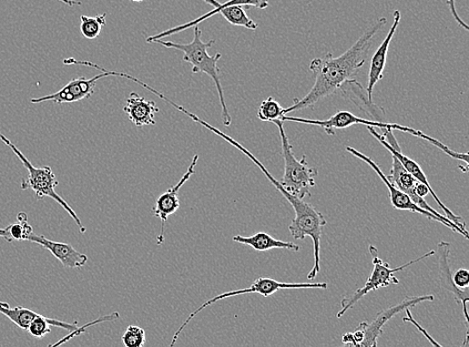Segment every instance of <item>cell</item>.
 <instances>
[{"mask_svg":"<svg viewBox=\"0 0 469 347\" xmlns=\"http://www.w3.org/2000/svg\"><path fill=\"white\" fill-rule=\"evenodd\" d=\"M339 94L353 102L355 106H358L367 115H370L373 118L372 120L385 122V110L376 106L373 100L369 98L366 89L355 79L352 78L346 81L340 89Z\"/></svg>","mask_w":469,"mask_h":347,"instance_id":"cell-20","label":"cell"},{"mask_svg":"<svg viewBox=\"0 0 469 347\" xmlns=\"http://www.w3.org/2000/svg\"><path fill=\"white\" fill-rule=\"evenodd\" d=\"M434 297L431 294L420 295V297L407 298L399 304L392 306V308L382 311L377 313L375 319L372 322L362 321L355 330L362 333V342L360 347H375L377 340L383 332V326L394 318L395 315L403 312L406 309L413 308V306L425 301H433Z\"/></svg>","mask_w":469,"mask_h":347,"instance_id":"cell-10","label":"cell"},{"mask_svg":"<svg viewBox=\"0 0 469 347\" xmlns=\"http://www.w3.org/2000/svg\"><path fill=\"white\" fill-rule=\"evenodd\" d=\"M284 121H292V122H299V124L303 125H311V126H316L320 127L324 129L326 134L329 136H335V130L338 129H345L349 128L352 126L356 125H362V126H370L373 127L375 128H387V129H393V130H399L402 132H406V134H410L412 136H414L416 138H420L422 139H424L428 142H431L432 145L434 147L440 148L443 150L446 156L451 157L454 159L464 161V165L468 166V153H458L454 150H452L450 148L444 146L442 144L440 140H437L435 138H433L431 137H428L423 134L421 130H416L411 128L403 127L400 125L395 124H389V122H380L375 120H369L358 117L352 114L350 111H339L336 112L335 115L331 116L329 119L326 120H315V119H308V118H301V117H294L284 116L281 119Z\"/></svg>","mask_w":469,"mask_h":347,"instance_id":"cell-4","label":"cell"},{"mask_svg":"<svg viewBox=\"0 0 469 347\" xmlns=\"http://www.w3.org/2000/svg\"><path fill=\"white\" fill-rule=\"evenodd\" d=\"M0 140L4 142L10 149L13 150L15 155L23 162L24 167L27 169L28 177L22 181V189H32L35 192L36 199H43L44 198H50L56 200L61 207H63L71 219H73L81 233H85L87 229L83 222L77 217L76 211L68 206V203L56 191V188L59 185L56 177L50 167L36 168L30 162L24 153L20 151L12 141L0 134Z\"/></svg>","mask_w":469,"mask_h":347,"instance_id":"cell-7","label":"cell"},{"mask_svg":"<svg viewBox=\"0 0 469 347\" xmlns=\"http://www.w3.org/2000/svg\"><path fill=\"white\" fill-rule=\"evenodd\" d=\"M33 233L34 230L28 223V218L25 212L18 213L16 223L10 224L5 229H0V238L8 242L27 240Z\"/></svg>","mask_w":469,"mask_h":347,"instance_id":"cell-22","label":"cell"},{"mask_svg":"<svg viewBox=\"0 0 469 347\" xmlns=\"http://www.w3.org/2000/svg\"><path fill=\"white\" fill-rule=\"evenodd\" d=\"M446 4L448 8H450L451 13L455 19V22L458 24V26H462L464 29L468 30V26L464 22L462 17L458 15L457 10L455 7V0H446Z\"/></svg>","mask_w":469,"mask_h":347,"instance_id":"cell-30","label":"cell"},{"mask_svg":"<svg viewBox=\"0 0 469 347\" xmlns=\"http://www.w3.org/2000/svg\"><path fill=\"white\" fill-rule=\"evenodd\" d=\"M451 249L452 246L450 242L441 241L437 244L438 267H440L441 271V285L444 290L454 293L455 301L463 305V311L464 314L466 326V335L463 345L467 347L469 345V321L467 311L469 292L468 289H458L453 281V272L450 264Z\"/></svg>","mask_w":469,"mask_h":347,"instance_id":"cell-13","label":"cell"},{"mask_svg":"<svg viewBox=\"0 0 469 347\" xmlns=\"http://www.w3.org/2000/svg\"><path fill=\"white\" fill-rule=\"evenodd\" d=\"M105 77H107V76L104 73L89 79L85 77H80L70 80L69 83L58 90L57 93L43 97L32 98L30 99V102L35 105L42 104V102L46 101H54L56 104L59 105L73 104V102H77L93 97L97 81Z\"/></svg>","mask_w":469,"mask_h":347,"instance_id":"cell-12","label":"cell"},{"mask_svg":"<svg viewBox=\"0 0 469 347\" xmlns=\"http://www.w3.org/2000/svg\"><path fill=\"white\" fill-rule=\"evenodd\" d=\"M453 281L458 289H468L469 271L465 269L457 270L453 273Z\"/></svg>","mask_w":469,"mask_h":347,"instance_id":"cell-28","label":"cell"},{"mask_svg":"<svg viewBox=\"0 0 469 347\" xmlns=\"http://www.w3.org/2000/svg\"><path fill=\"white\" fill-rule=\"evenodd\" d=\"M119 319V314L117 312L116 313H112V314H109V315H106V316H103V318H100L93 322H90L85 326H83V328H77V330L76 332H70L67 336H66L65 339L61 340L60 342L55 343V344H52L50 346H57V345H60V344H63V343H66V342L70 341L71 339L74 338V336H76L78 334H80L81 332H85V331L89 328V326L91 325H95L97 324V322H105V321H117Z\"/></svg>","mask_w":469,"mask_h":347,"instance_id":"cell-27","label":"cell"},{"mask_svg":"<svg viewBox=\"0 0 469 347\" xmlns=\"http://www.w3.org/2000/svg\"><path fill=\"white\" fill-rule=\"evenodd\" d=\"M27 240L37 243L50 251L66 269H83L88 261L87 255L77 251L68 243L53 241L35 233Z\"/></svg>","mask_w":469,"mask_h":347,"instance_id":"cell-17","label":"cell"},{"mask_svg":"<svg viewBox=\"0 0 469 347\" xmlns=\"http://www.w3.org/2000/svg\"><path fill=\"white\" fill-rule=\"evenodd\" d=\"M131 2H134V3H142V2H145V0H131Z\"/></svg>","mask_w":469,"mask_h":347,"instance_id":"cell-33","label":"cell"},{"mask_svg":"<svg viewBox=\"0 0 469 347\" xmlns=\"http://www.w3.org/2000/svg\"><path fill=\"white\" fill-rule=\"evenodd\" d=\"M280 130L281 139L282 158L284 160V172L281 179V186L291 195L301 199L311 197V189L315 187V178L319 171L309 166L307 157L301 159L295 158L292 146L285 132L282 120L273 122Z\"/></svg>","mask_w":469,"mask_h":347,"instance_id":"cell-5","label":"cell"},{"mask_svg":"<svg viewBox=\"0 0 469 347\" xmlns=\"http://www.w3.org/2000/svg\"><path fill=\"white\" fill-rule=\"evenodd\" d=\"M213 134L219 136L224 140L229 142L231 146L237 148L240 151L244 153L254 165H256L263 173L265 177L272 183L283 198L287 199L292 207L295 217L290 224L289 230L294 240H303L305 238H311L313 244V257L314 264L312 270L308 274L309 281H313L316 275L321 271V243L323 233V229L326 226V219L323 214L316 209L312 204L304 202L303 199L291 195L289 191L285 190L281 183L275 179L271 173L265 168L262 163L252 155V153L246 148L242 147L237 140L223 134L218 128L213 130Z\"/></svg>","mask_w":469,"mask_h":347,"instance_id":"cell-2","label":"cell"},{"mask_svg":"<svg viewBox=\"0 0 469 347\" xmlns=\"http://www.w3.org/2000/svg\"><path fill=\"white\" fill-rule=\"evenodd\" d=\"M234 242L249 246L257 251H269L271 250H288L293 252H299L301 247L297 243L291 241H282L273 239L270 234L259 232L250 237L236 236L233 237Z\"/></svg>","mask_w":469,"mask_h":347,"instance_id":"cell-21","label":"cell"},{"mask_svg":"<svg viewBox=\"0 0 469 347\" xmlns=\"http://www.w3.org/2000/svg\"><path fill=\"white\" fill-rule=\"evenodd\" d=\"M107 14L96 16H80V33L87 39L98 37L107 25Z\"/></svg>","mask_w":469,"mask_h":347,"instance_id":"cell-24","label":"cell"},{"mask_svg":"<svg viewBox=\"0 0 469 347\" xmlns=\"http://www.w3.org/2000/svg\"><path fill=\"white\" fill-rule=\"evenodd\" d=\"M405 311H406V314H407V318H404V319L403 320V321H410V322H412L413 324H414V325L416 326V328H417V330H418V331H421V332H423V335L425 336V338H427L428 340H430V341H431V342H432L433 345L442 346V344H440V343L436 342L435 341H433V339L432 338V336H431L430 334H428V333L426 332V331H425V330H423V329L422 328V326H421L420 324H418V323L415 321V320L413 318V315H412V313H411L410 309H406V310H405Z\"/></svg>","mask_w":469,"mask_h":347,"instance_id":"cell-29","label":"cell"},{"mask_svg":"<svg viewBox=\"0 0 469 347\" xmlns=\"http://www.w3.org/2000/svg\"><path fill=\"white\" fill-rule=\"evenodd\" d=\"M393 158V168L392 172L387 179H390V181L393 183V185L403 190L406 193V195H409L410 198L417 204L418 207H421L422 209L430 211L434 214V216L445 220L446 222L452 224V226L455 229L457 233L462 234V236L468 240L467 234H465L460 228L456 227L455 224L448 219L444 214L436 211L433 209L430 204L426 202L424 198H422L417 195L415 192V186L417 180L411 175L409 171L405 169V168L402 165V162L397 159L395 157L392 156Z\"/></svg>","mask_w":469,"mask_h":347,"instance_id":"cell-14","label":"cell"},{"mask_svg":"<svg viewBox=\"0 0 469 347\" xmlns=\"http://www.w3.org/2000/svg\"><path fill=\"white\" fill-rule=\"evenodd\" d=\"M402 14L400 10H395L393 14V24L387 34L382 45L375 50L371 60L369 71V84H367L366 93L369 98L372 100L373 90L377 84L383 78L384 69L386 66L387 54H389L392 40L395 36L397 27L401 24Z\"/></svg>","mask_w":469,"mask_h":347,"instance_id":"cell-16","label":"cell"},{"mask_svg":"<svg viewBox=\"0 0 469 347\" xmlns=\"http://www.w3.org/2000/svg\"><path fill=\"white\" fill-rule=\"evenodd\" d=\"M366 128L367 130L370 131V134L374 137L375 139L385 148V149L392 153V156L395 157L402 162V165L405 168V169L409 171L417 181L423 183V185L431 190L432 197L437 202L438 206H440V208L443 209L444 216L453 221L456 227L460 228L468 236L466 223L464 222V219L456 216V214H454L440 199H438L436 193L431 186L430 180H428L426 178L425 173L420 165H418L417 162L409 157L403 155L402 148L393 135V130L383 128L382 134H380V132L376 131V128L373 127L367 126Z\"/></svg>","mask_w":469,"mask_h":347,"instance_id":"cell-9","label":"cell"},{"mask_svg":"<svg viewBox=\"0 0 469 347\" xmlns=\"http://www.w3.org/2000/svg\"><path fill=\"white\" fill-rule=\"evenodd\" d=\"M206 4L212 5L214 8L211 12L203 15L196 19L191 20L185 25H181L179 26L171 27L170 29L166 30V32H162L156 36H151V40L162 39L163 37L170 36L173 35H177L178 33L183 32V30H187L191 27H195L201 24L202 22H206L207 19L210 18L213 15H216L218 10L222 7L230 6V5H241V6H253L259 9H267L270 6V0H229L227 3L220 4L218 0H203Z\"/></svg>","mask_w":469,"mask_h":347,"instance_id":"cell-19","label":"cell"},{"mask_svg":"<svg viewBox=\"0 0 469 347\" xmlns=\"http://www.w3.org/2000/svg\"><path fill=\"white\" fill-rule=\"evenodd\" d=\"M284 107H282L278 100L273 97H269L261 102L258 111V117L261 121L270 122L281 120L284 117Z\"/></svg>","mask_w":469,"mask_h":347,"instance_id":"cell-25","label":"cell"},{"mask_svg":"<svg viewBox=\"0 0 469 347\" xmlns=\"http://www.w3.org/2000/svg\"><path fill=\"white\" fill-rule=\"evenodd\" d=\"M369 251L372 260V270L370 278L366 281L362 288L344 295L341 301L342 309L338 314H336V318L338 319H341L342 316L352 310L353 306L358 303L363 297H365L367 293L382 288L390 287V285L393 284H399L400 280L395 277L396 272L403 271L407 268L412 267L413 264L433 257L435 254L434 250H430L423 254L421 258H417L405 264H403L399 268L392 269L389 263L383 261L380 258L379 250H377L373 244H371L369 247Z\"/></svg>","mask_w":469,"mask_h":347,"instance_id":"cell-6","label":"cell"},{"mask_svg":"<svg viewBox=\"0 0 469 347\" xmlns=\"http://www.w3.org/2000/svg\"><path fill=\"white\" fill-rule=\"evenodd\" d=\"M57 2L63 3L68 6H76V5H81L80 2H76V0H57Z\"/></svg>","mask_w":469,"mask_h":347,"instance_id":"cell-32","label":"cell"},{"mask_svg":"<svg viewBox=\"0 0 469 347\" xmlns=\"http://www.w3.org/2000/svg\"><path fill=\"white\" fill-rule=\"evenodd\" d=\"M199 156L192 158L190 166L185 175L182 176L178 185L170 188L157 200L156 208L154 209V216L159 218L161 220V232L159 234L158 244L165 242V226L168 218L175 214L180 207L178 199V192L180 189L186 185L187 181L192 175H195V168L198 165Z\"/></svg>","mask_w":469,"mask_h":347,"instance_id":"cell-15","label":"cell"},{"mask_svg":"<svg viewBox=\"0 0 469 347\" xmlns=\"http://www.w3.org/2000/svg\"><path fill=\"white\" fill-rule=\"evenodd\" d=\"M415 192L418 196L424 198L428 195H430L431 190L428 189L426 186L423 185V183L417 181L415 186Z\"/></svg>","mask_w":469,"mask_h":347,"instance_id":"cell-31","label":"cell"},{"mask_svg":"<svg viewBox=\"0 0 469 347\" xmlns=\"http://www.w3.org/2000/svg\"><path fill=\"white\" fill-rule=\"evenodd\" d=\"M121 341L127 347H142L147 341L146 331L138 325H129Z\"/></svg>","mask_w":469,"mask_h":347,"instance_id":"cell-26","label":"cell"},{"mask_svg":"<svg viewBox=\"0 0 469 347\" xmlns=\"http://www.w3.org/2000/svg\"><path fill=\"white\" fill-rule=\"evenodd\" d=\"M124 111L132 124L142 128L157 125L156 115L158 114L159 108L156 101L131 93L127 99Z\"/></svg>","mask_w":469,"mask_h":347,"instance_id":"cell-18","label":"cell"},{"mask_svg":"<svg viewBox=\"0 0 469 347\" xmlns=\"http://www.w3.org/2000/svg\"><path fill=\"white\" fill-rule=\"evenodd\" d=\"M193 28H195L193 29V39L189 44L163 42L162 39H156L151 44H158L167 48L182 51L183 60L192 66V74H206L213 80L214 85L217 87L219 97L223 125L229 127L231 125L232 118L227 106L226 97H224V91L219 77L220 69L218 66L219 61L220 60L222 55L216 54L214 56H209L208 50L216 42H214L212 39L209 43H203L201 39L202 33L199 26Z\"/></svg>","mask_w":469,"mask_h":347,"instance_id":"cell-3","label":"cell"},{"mask_svg":"<svg viewBox=\"0 0 469 347\" xmlns=\"http://www.w3.org/2000/svg\"><path fill=\"white\" fill-rule=\"evenodd\" d=\"M387 24L385 17L380 18L359 38L351 48L338 57L331 53L314 58L310 69L315 81L310 93L301 99L295 98L293 106L284 108V116L314 107L319 101L339 94L342 87L353 78L366 64L367 56L372 46V40Z\"/></svg>","mask_w":469,"mask_h":347,"instance_id":"cell-1","label":"cell"},{"mask_svg":"<svg viewBox=\"0 0 469 347\" xmlns=\"http://www.w3.org/2000/svg\"><path fill=\"white\" fill-rule=\"evenodd\" d=\"M326 290L328 289V284L325 282H318V283H288V282H280L278 281H274L270 278H260L257 281H254L253 283L248 289L228 291L218 295V297L213 298L208 301L206 303H203L200 308L197 311L191 312L189 315V318L185 322L182 323L178 332L173 335L172 341L170 342V346H175L178 342V340L182 333L183 331L187 328V325L191 321L192 319H195L200 311L206 310L213 303H216L219 301L226 300L231 297H237V295L241 294H250V293H259L262 295L264 298H269L270 295L278 292L281 290Z\"/></svg>","mask_w":469,"mask_h":347,"instance_id":"cell-8","label":"cell"},{"mask_svg":"<svg viewBox=\"0 0 469 347\" xmlns=\"http://www.w3.org/2000/svg\"><path fill=\"white\" fill-rule=\"evenodd\" d=\"M346 151L352 153V155L355 158H358L364 161L366 165H369L372 170L376 173L377 176L383 181L387 189H389L391 201L393 207L397 210L402 211H411L418 214H422V216L427 218L428 219L440 222L444 224V226L447 229L452 230L454 232H456L455 229L452 226V224L446 222L445 220L434 216L433 213L427 211L421 207H418L417 204L410 198L409 195H406L405 192L401 190L400 189L395 188L389 179L384 175L383 171L380 168L379 166L369 157L363 155L359 150L352 147L346 148Z\"/></svg>","mask_w":469,"mask_h":347,"instance_id":"cell-11","label":"cell"},{"mask_svg":"<svg viewBox=\"0 0 469 347\" xmlns=\"http://www.w3.org/2000/svg\"><path fill=\"white\" fill-rule=\"evenodd\" d=\"M218 14H220L232 26L250 30H256L259 27L258 24L253 22V20L248 15L246 9L241 5L222 7L218 10L217 15Z\"/></svg>","mask_w":469,"mask_h":347,"instance_id":"cell-23","label":"cell"}]
</instances>
